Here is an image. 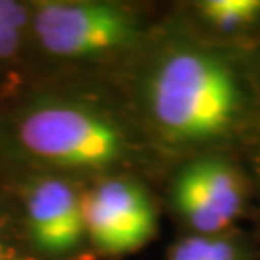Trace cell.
I'll return each instance as SVG.
<instances>
[{
  "label": "cell",
  "mask_w": 260,
  "mask_h": 260,
  "mask_svg": "<svg viewBox=\"0 0 260 260\" xmlns=\"http://www.w3.org/2000/svg\"><path fill=\"white\" fill-rule=\"evenodd\" d=\"M252 101L239 60L220 47L176 37L145 68L137 116L149 137L199 156L245 129Z\"/></svg>",
  "instance_id": "obj_1"
},
{
  "label": "cell",
  "mask_w": 260,
  "mask_h": 260,
  "mask_svg": "<svg viewBox=\"0 0 260 260\" xmlns=\"http://www.w3.org/2000/svg\"><path fill=\"white\" fill-rule=\"evenodd\" d=\"M10 135L25 160L72 179L131 176L152 145L137 112L87 89L33 99L16 112Z\"/></svg>",
  "instance_id": "obj_2"
},
{
  "label": "cell",
  "mask_w": 260,
  "mask_h": 260,
  "mask_svg": "<svg viewBox=\"0 0 260 260\" xmlns=\"http://www.w3.org/2000/svg\"><path fill=\"white\" fill-rule=\"evenodd\" d=\"M29 29L43 52L68 62H104L133 52L143 21L131 6L106 0H43Z\"/></svg>",
  "instance_id": "obj_3"
},
{
  "label": "cell",
  "mask_w": 260,
  "mask_h": 260,
  "mask_svg": "<svg viewBox=\"0 0 260 260\" xmlns=\"http://www.w3.org/2000/svg\"><path fill=\"white\" fill-rule=\"evenodd\" d=\"M83 216L85 239L96 254L137 252L158 230L156 206L133 176L94 179L83 189Z\"/></svg>",
  "instance_id": "obj_4"
},
{
  "label": "cell",
  "mask_w": 260,
  "mask_h": 260,
  "mask_svg": "<svg viewBox=\"0 0 260 260\" xmlns=\"http://www.w3.org/2000/svg\"><path fill=\"white\" fill-rule=\"evenodd\" d=\"M247 201V185L232 160L206 152L193 156L172 183V203L197 235L225 233Z\"/></svg>",
  "instance_id": "obj_5"
},
{
  "label": "cell",
  "mask_w": 260,
  "mask_h": 260,
  "mask_svg": "<svg viewBox=\"0 0 260 260\" xmlns=\"http://www.w3.org/2000/svg\"><path fill=\"white\" fill-rule=\"evenodd\" d=\"M83 189L72 177L39 174L23 191V230L45 260H68L83 247Z\"/></svg>",
  "instance_id": "obj_6"
},
{
  "label": "cell",
  "mask_w": 260,
  "mask_h": 260,
  "mask_svg": "<svg viewBox=\"0 0 260 260\" xmlns=\"http://www.w3.org/2000/svg\"><path fill=\"white\" fill-rule=\"evenodd\" d=\"M197 19L216 35H243L260 23V0H201Z\"/></svg>",
  "instance_id": "obj_7"
},
{
  "label": "cell",
  "mask_w": 260,
  "mask_h": 260,
  "mask_svg": "<svg viewBox=\"0 0 260 260\" xmlns=\"http://www.w3.org/2000/svg\"><path fill=\"white\" fill-rule=\"evenodd\" d=\"M168 260H245L239 239L225 233L218 235H189L177 241L168 254Z\"/></svg>",
  "instance_id": "obj_8"
},
{
  "label": "cell",
  "mask_w": 260,
  "mask_h": 260,
  "mask_svg": "<svg viewBox=\"0 0 260 260\" xmlns=\"http://www.w3.org/2000/svg\"><path fill=\"white\" fill-rule=\"evenodd\" d=\"M31 8L14 0H0V62L18 52L21 41L29 29Z\"/></svg>",
  "instance_id": "obj_9"
},
{
  "label": "cell",
  "mask_w": 260,
  "mask_h": 260,
  "mask_svg": "<svg viewBox=\"0 0 260 260\" xmlns=\"http://www.w3.org/2000/svg\"><path fill=\"white\" fill-rule=\"evenodd\" d=\"M0 260H45L19 237L14 222L0 206Z\"/></svg>",
  "instance_id": "obj_10"
}]
</instances>
